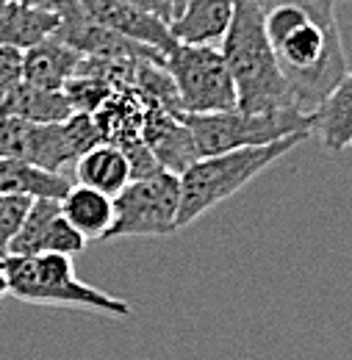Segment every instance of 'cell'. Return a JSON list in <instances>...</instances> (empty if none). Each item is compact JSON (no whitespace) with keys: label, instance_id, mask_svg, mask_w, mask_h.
I'll use <instances>...</instances> for the list:
<instances>
[{"label":"cell","instance_id":"obj_26","mask_svg":"<svg viewBox=\"0 0 352 360\" xmlns=\"http://www.w3.org/2000/svg\"><path fill=\"white\" fill-rule=\"evenodd\" d=\"M14 3H23V6H34V8H56L61 0H14Z\"/></svg>","mask_w":352,"mask_h":360},{"label":"cell","instance_id":"obj_5","mask_svg":"<svg viewBox=\"0 0 352 360\" xmlns=\"http://www.w3.org/2000/svg\"><path fill=\"white\" fill-rule=\"evenodd\" d=\"M94 144H100V134L92 114H73L53 125L0 117V158L25 161L47 172H61Z\"/></svg>","mask_w":352,"mask_h":360},{"label":"cell","instance_id":"obj_3","mask_svg":"<svg viewBox=\"0 0 352 360\" xmlns=\"http://www.w3.org/2000/svg\"><path fill=\"white\" fill-rule=\"evenodd\" d=\"M310 134L286 136L280 141L261 144V147H241L227 150L220 155L197 158L180 178V208H177V227L197 222L203 214L217 208L227 197L241 191L250 180H256L266 167L289 155L294 147H300Z\"/></svg>","mask_w":352,"mask_h":360},{"label":"cell","instance_id":"obj_22","mask_svg":"<svg viewBox=\"0 0 352 360\" xmlns=\"http://www.w3.org/2000/svg\"><path fill=\"white\" fill-rule=\"evenodd\" d=\"M114 89L117 86L111 81H106L103 75H97V72H75L67 81L64 94H67L75 114H94L114 94Z\"/></svg>","mask_w":352,"mask_h":360},{"label":"cell","instance_id":"obj_12","mask_svg":"<svg viewBox=\"0 0 352 360\" xmlns=\"http://www.w3.org/2000/svg\"><path fill=\"white\" fill-rule=\"evenodd\" d=\"M84 6L92 20H97L100 25L117 31L120 37L133 39L139 45H147L158 53H164V58L170 56V50L177 45V39L172 37L170 25L142 8L131 6L128 0H78Z\"/></svg>","mask_w":352,"mask_h":360},{"label":"cell","instance_id":"obj_16","mask_svg":"<svg viewBox=\"0 0 352 360\" xmlns=\"http://www.w3.org/2000/svg\"><path fill=\"white\" fill-rule=\"evenodd\" d=\"M81 58L84 56L78 50L50 37L23 53V81L42 89L64 91L67 81L78 72Z\"/></svg>","mask_w":352,"mask_h":360},{"label":"cell","instance_id":"obj_14","mask_svg":"<svg viewBox=\"0 0 352 360\" xmlns=\"http://www.w3.org/2000/svg\"><path fill=\"white\" fill-rule=\"evenodd\" d=\"M236 0H189L170 25L180 45H217L225 39Z\"/></svg>","mask_w":352,"mask_h":360},{"label":"cell","instance_id":"obj_29","mask_svg":"<svg viewBox=\"0 0 352 360\" xmlns=\"http://www.w3.org/2000/svg\"><path fill=\"white\" fill-rule=\"evenodd\" d=\"M6 3H8V0H0V11H3V8H6Z\"/></svg>","mask_w":352,"mask_h":360},{"label":"cell","instance_id":"obj_28","mask_svg":"<svg viewBox=\"0 0 352 360\" xmlns=\"http://www.w3.org/2000/svg\"><path fill=\"white\" fill-rule=\"evenodd\" d=\"M170 3H172V20H175L177 14H180V11H183V6H186V3H189V0H170ZM170 25H172V22H170Z\"/></svg>","mask_w":352,"mask_h":360},{"label":"cell","instance_id":"obj_21","mask_svg":"<svg viewBox=\"0 0 352 360\" xmlns=\"http://www.w3.org/2000/svg\"><path fill=\"white\" fill-rule=\"evenodd\" d=\"M70 178L61 172H47L42 167L14 161V158H0V194H23L31 200H61L70 191Z\"/></svg>","mask_w":352,"mask_h":360},{"label":"cell","instance_id":"obj_24","mask_svg":"<svg viewBox=\"0 0 352 360\" xmlns=\"http://www.w3.org/2000/svg\"><path fill=\"white\" fill-rule=\"evenodd\" d=\"M23 81V50L0 45V97Z\"/></svg>","mask_w":352,"mask_h":360},{"label":"cell","instance_id":"obj_8","mask_svg":"<svg viewBox=\"0 0 352 360\" xmlns=\"http://www.w3.org/2000/svg\"><path fill=\"white\" fill-rule=\"evenodd\" d=\"M114 219L103 241L131 236H172L177 230L180 208V178L158 169L147 178L128 180V186L111 197Z\"/></svg>","mask_w":352,"mask_h":360},{"label":"cell","instance_id":"obj_6","mask_svg":"<svg viewBox=\"0 0 352 360\" xmlns=\"http://www.w3.org/2000/svg\"><path fill=\"white\" fill-rule=\"evenodd\" d=\"M197 155H220L227 150L241 147H261L280 141L286 136L310 134V114L303 111H266V114H250L241 108L233 111H217V114H183Z\"/></svg>","mask_w":352,"mask_h":360},{"label":"cell","instance_id":"obj_13","mask_svg":"<svg viewBox=\"0 0 352 360\" xmlns=\"http://www.w3.org/2000/svg\"><path fill=\"white\" fill-rule=\"evenodd\" d=\"M144 108H147V103L131 86H117L114 94L92 114L100 141L114 144L120 150L139 141L142 139V122H144Z\"/></svg>","mask_w":352,"mask_h":360},{"label":"cell","instance_id":"obj_10","mask_svg":"<svg viewBox=\"0 0 352 360\" xmlns=\"http://www.w3.org/2000/svg\"><path fill=\"white\" fill-rule=\"evenodd\" d=\"M84 247H87V238L64 219L61 202L39 197V200L31 202L20 233L8 244V255H44V252H56V255H70L73 258Z\"/></svg>","mask_w":352,"mask_h":360},{"label":"cell","instance_id":"obj_11","mask_svg":"<svg viewBox=\"0 0 352 360\" xmlns=\"http://www.w3.org/2000/svg\"><path fill=\"white\" fill-rule=\"evenodd\" d=\"M142 141L153 153L158 167L167 169V172H175V175H183L200 158L183 114L161 108V105H147L144 108Z\"/></svg>","mask_w":352,"mask_h":360},{"label":"cell","instance_id":"obj_4","mask_svg":"<svg viewBox=\"0 0 352 360\" xmlns=\"http://www.w3.org/2000/svg\"><path fill=\"white\" fill-rule=\"evenodd\" d=\"M8 297L28 305H53V308H78L100 316L131 314V305L114 294H106L75 277V266L70 255H6L0 261Z\"/></svg>","mask_w":352,"mask_h":360},{"label":"cell","instance_id":"obj_18","mask_svg":"<svg viewBox=\"0 0 352 360\" xmlns=\"http://www.w3.org/2000/svg\"><path fill=\"white\" fill-rule=\"evenodd\" d=\"M58 25V11L56 8H34L8 0L6 8L0 11V45L14 47V50H28L50 39Z\"/></svg>","mask_w":352,"mask_h":360},{"label":"cell","instance_id":"obj_25","mask_svg":"<svg viewBox=\"0 0 352 360\" xmlns=\"http://www.w3.org/2000/svg\"><path fill=\"white\" fill-rule=\"evenodd\" d=\"M128 3L147 11V14H153V17H158V20H164L167 25L172 22V3L170 0H128Z\"/></svg>","mask_w":352,"mask_h":360},{"label":"cell","instance_id":"obj_23","mask_svg":"<svg viewBox=\"0 0 352 360\" xmlns=\"http://www.w3.org/2000/svg\"><path fill=\"white\" fill-rule=\"evenodd\" d=\"M31 202L34 200L23 194H0V261L8 255V244L20 233Z\"/></svg>","mask_w":352,"mask_h":360},{"label":"cell","instance_id":"obj_15","mask_svg":"<svg viewBox=\"0 0 352 360\" xmlns=\"http://www.w3.org/2000/svg\"><path fill=\"white\" fill-rule=\"evenodd\" d=\"M73 114L75 111H73L64 91L42 89V86H34V84H25V81L14 84L0 97V117H14V120L34 122V125L64 122Z\"/></svg>","mask_w":352,"mask_h":360},{"label":"cell","instance_id":"obj_27","mask_svg":"<svg viewBox=\"0 0 352 360\" xmlns=\"http://www.w3.org/2000/svg\"><path fill=\"white\" fill-rule=\"evenodd\" d=\"M8 297V283H6V274H3V266H0V302Z\"/></svg>","mask_w":352,"mask_h":360},{"label":"cell","instance_id":"obj_17","mask_svg":"<svg viewBox=\"0 0 352 360\" xmlns=\"http://www.w3.org/2000/svg\"><path fill=\"white\" fill-rule=\"evenodd\" d=\"M310 136H319V141L333 153L352 144V70L313 108Z\"/></svg>","mask_w":352,"mask_h":360},{"label":"cell","instance_id":"obj_7","mask_svg":"<svg viewBox=\"0 0 352 360\" xmlns=\"http://www.w3.org/2000/svg\"><path fill=\"white\" fill-rule=\"evenodd\" d=\"M164 70L175 84L183 114H217L239 105L233 75L222 50L214 45L177 42L164 61Z\"/></svg>","mask_w":352,"mask_h":360},{"label":"cell","instance_id":"obj_9","mask_svg":"<svg viewBox=\"0 0 352 360\" xmlns=\"http://www.w3.org/2000/svg\"><path fill=\"white\" fill-rule=\"evenodd\" d=\"M58 11V25L53 39L70 45L78 50L84 58H103V61H153V64H164V53L153 50L147 45H139L133 39L120 37L117 31L100 25L97 20H92L84 6L78 0H61L56 6Z\"/></svg>","mask_w":352,"mask_h":360},{"label":"cell","instance_id":"obj_30","mask_svg":"<svg viewBox=\"0 0 352 360\" xmlns=\"http://www.w3.org/2000/svg\"><path fill=\"white\" fill-rule=\"evenodd\" d=\"M350 147H352V144H350Z\"/></svg>","mask_w":352,"mask_h":360},{"label":"cell","instance_id":"obj_19","mask_svg":"<svg viewBox=\"0 0 352 360\" xmlns=\"http://www.w3.org/2000/svg\"><path fill=\"white\" fill-rule=\"evenodd\" d=\"M75 180L78 186H89L108 197H117L131 180V167L120 147L100 141L75 161Z\"/></svg>","mask_w":352,"mask_h":360},{"label":"cell","instance_id":"obj_20","mask_svg":"<svg viewBox=\"0 0 352 360\" xmlns=\"http://www.w3.org/2000/svg\"><path fill=\"white\" fill-rule=\"evenodd\" d=\"M58 202H61L64 219L87 241L89 238H100V241L106 238V230L111 227V219H114V200L108 194L75 183Z\"/></svg>","mask_w":352,"mask_h":360},{"label":"cell","instance_id":"obj_1","mask_svg":"<svg viewBox=\"0 0 352 360\" xmlns=\"http://www.w3.org/2000/svg\"><path fill=\"white\" fill-rule=\"evenodd\" d=\"M266 39L303 114L350 72L336 0H258Z\"/></svg>","mask_w":352,"mask_h":360},{"label":"cell","instance_id":"obj_2","mask_svg":"<svg viewBox=\"0 0 352 360\" xmlns=\"http://www.w3.org/2000/svg\"><path fill=\"white\" fill-rule=\"evenodd\" d=\"M222 56L233 75L236 97L241 111L266 114V111H300L289 89L272 45L266 39L264 17L258 0H236L230 28L222 39Z\"/></svg>","mask_w":352,"mask_h":360}]
</instances>
